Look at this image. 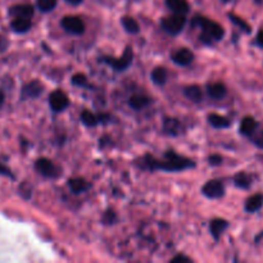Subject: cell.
<instances>
[{
	"mask_svg": "<svg viewBox=\"0 0 263 263\" xmlns=\"http://www.w3.org/2000/svg\"><path fill=\"white\" fill-rule=\"evenodd\" d=\"M145 163L150 169L159 168L168 172H179L195 166V163L191 162L190 159L179 156V154L174 153L173 150H169L164 154V161H157L156 158L146 157Z\"/></svg>",
	"mask_w": 263,
	"mask_h": 263,
	"instance_id": "cell-1",
	"label": "cell"
},
{
	"mask_svg": "<svg viewBox=\"0 0 263 263\" xmlns=\"http://www.w3.org/2000/svg\"><path fill=\"white\" fill-rule=\"evenodd\" d=\"M193 26L201 27L203 30L202 37L207 42H209L208 40H221L225 35V31L221 27V25L214 21H211V19L206 18V17H196L193 21Z\"/></svg>",
	"mask_w": 263,
	"mask_h": 263,
	"instance_id": "cell-2",
	"label": "cell"
},
{
	"mask_svg": "<svg viewBox=\"0 0 263 263\" xmlns=\"http://www.w3.org/2000/svg\"><path fill=\"white\" fill-rule=\"evenodd\" d=\"M186 24L185 14L173 13L162 19V29L171 35H178L183 31Z\"/></svg>",
	"mask_w": 263,
	"mask_h": 263,
	"instance_id": "cell-3",
	"label": "cell"
},
{
	"mask_svg": "<svg viewBox=\"0 0 263 263\" xmlns=\"http://www.w3.org/2000/svg\"><path fill=\"white\" fill-rule=\"evenodd\" d=\"M62 27L65 31L73 35H81L85 31V24L77 16H65L62 19Z\"/></svg>",
	"mask_w": 263,
	"mask_h": 263,
	"instance_id": "cell-4",
	"label": "cell"
},
{
	"mask_svg": "<svg viewBox=\"0 0 263 263\" xmlns=\"http://www.w3.org/2000/svg\"><path fill=\"white\" fill-rule=\"evenodd\" d=\"M133 57H134L133 50H131L130 47H127L125 49V52H123L122 57H121L120 59H115V58L105 57L104 60L108 63V64L112 65V67L115 68V70L125 71L126 68H127L128 65L131 64V62H133Z\"/></svg>",
	"mask_w": 263,
	"mask_h": 263,
	"instance_id": "cell-5",
	"label": "cell"
},
{
	"mask_svg": "<svg viewBox=\"0 0 263 263\" xmlns=\"http://www.w3.org/2000/svg\"><path fill=\"white\" fill-rule=\"evenodd\" d=\"M49 104L54 112H62V111H64L70 105V99H68L67 94L64 92L55 90V92L50 94Z\"/></svg>",
	"mask_w": 263,
	"mask_h": 263,
	"instance_id": "cell-6",
	"label": "cell"
},
{
	"mask_svg": "<svg viewBox=\"0 0 263 263\" xmlns=\"http://www.w3.org/2000/svg\"><path fill=\"white\" fill-rule=\"evenodd\" d=\"M36 171L45 178H57L59 174L57 166L48 158H39L35 163Z\"/></svg>",
	"mask_w": 263,
	"mask_h": 263,
	"instance_id": "cell-7",
	"label": "cell"
},
{
	"mask_svg": "<svg viewBox=\"0 0 263 263\" xmlns=\"http://www.w3.org/2000/svg\"><path fill=\"white\" fill-rule=\"evenodd\" d=\"M202 193L207 196V198L211 199H217L224 196L225 194V188L220 181L217 180H211L206 184V185L202 188Z\"/></svg>",
	"mask_w": 263,
	"mask_h": 263,
	"instance_id": "cell-8",
	"label": "cell"
},
{
	"mask_svg": "<svg viewBox=\"0 0 263 263\" xmlns=\"http://www.w3.org/2000/svg\"><path fill=\"white\" fill-rule=\"evenodd\" d=\"M42 93V85L39 81H31L22 89V99H35Z\"/></svg>",
	"mask_w": 263,
	"mask_h": 263,
	"instance_id": "cell-9",
	"label": "cell"
},
{
	"mask_svg": "<svg viewBox=\"0 0 263 263\" xmlns=\"http://www.w3.org/2000/svg\"><path fill=\"white\" fill-rule=\"evenodd\" d=\"M194 59V54L191 50L183 48V49L178 50L172 54V60L179 65H189Z\"/></svg>",
	"mask_w": 263,
	"mask_h": 263,
	"instance_id": "cell-10",
	"label": "cell"
},
{
	"mask_svg": "<svg viewBox=\"0 0 263 263\" xmlns=\"http://www.w3.org/2000/svg\"><path fill=\"white\" fill-rule=\"evenodd\" d=\"M163 131L172 136L180 135L183 133V125L176 118H166L163 121Z\"/></svg>",
	"mask_w": 263,
	"mask_h": 263,
	"instance_id": "cell-11",
	"label": "cell"
},
{
	"mask_svg": "<svg viewBox=\"0 0 263 263\" xmlns=\"http://www.w3.org/2000/svg\"><path fill=\"white\" fill-rule=\"evenodd\" d=\"M34 7L30 4H19V6H13L9 9V14L12 17H26L31 18L34 16Z\"/></svg>",
	"mask_w": 263,
	"mask_h": 263,
	"instance_id": "cell-12",
	"label": "cell"
},
{
	"mask_svg": "<svg viewBox=\"0 0 263 263\" xmlns=\"http://www.w3.org/2000/svg\"><path fill=\"white\" fill-rule=\"evenodd\" d=\"M12 30L17 34H25L31 29V18L26 17H16L11 24Z\"/></svg>",
	"mask_w": 263,
	"mask_h": 263,
	"instance_id": "cell-13",
	"label": "cell"
},
{
	"mask_svg": "<svg viewBox=\"0 0 263 263\" xmlns=\"http://www.w3.org/2000/svg\"><path fill=\"white\" fill-rule=\"evenodd\" d=\"M207 92H208V95L212 99L220 100L226 95V86L222 82L209 83L208 87H207Z\"/></svg>",
	"mask_w": 263,
	"mask_h": 263,
	"instance_id": "cell-14",
	"label": "cell"
},
{
	"mask_svg": "<svg viewBox=\"0 0 263 263\" xmlns=\"http://www.w3.org/2000/svg\"><path fill=\"white\" fill-rule=\"evenodd\" d=\"M166 4L173 13L186 14L189 12V9H190L186 0H166Z\"/></svg>",
	"mask_w": 263,
	"mask_h": 263,
	"instance_id": "cell-15",
	"label": "cell"
},
{
	"mask_svg": "<svg viewBox=\"0 0 263 263\" xmlns=\"http://www.w3.org/2000/svg\"><path fill=\"white\" fill-rule=\"evenodd\" d=\"M227 226H229V222H227L226 220H222V218L212 220L211 226H209V229H211V232H212V236H213L214 239H220V236L224 234V231L227 229Z\"/></svg>",
	"mask_w": 263,
	"mask_h": 263,
	"instance_id": "cell-16",
	"label": "cell"
},
{
	"mask_svg": "<svg viewBox=\"0 0 263 263\" xmlns=\"http://www.w3.org/2000/svg\"><path fill=\"white\" fill-rule=\"evenodd\" d=\"M150 98L145 97V95H133L128 100V104L135 111H141L144 109L145 107H148L150 104Z\"/></svg>",
	"mask_w": 263,
	"mask_h": 263,
	"instance_id": "cell-17",
	"label": "cell"
},
{
	"mask_svg": "<svg viewBox=\"0 0 263 263\" xmlns=\"http://www.w3.org/2000/svg\"><path fill=\"white\" fill-rule=\"evenodd\" d=\"M255 128H257V122L253 117L250 116H247L242 120V123H240V133L243 135L250 136L255 133Z\"/></svg>",
	"mask_w": 263,
	"mask_h": 263,
	"instance_id": "cell-18",
	"label": "cell"
},
{
	"mask_svg": "<svg viewBox=\"0 0 263 263\" xmlns=\"http://www.w3.org/2000/svg\"><path fill=\"white\" fill-rule=\"evenodd\" d=\"M263 206V195L262 194H255V195L250 196L245 203V211L249 213H254L258 209L262 208Z\"/></svg>",
	"mask_w": 263,
	"mask_h": 263,
	"instance_id": "cell-19",
	"label": "cell"
},
{
	"mask_svg": "<svg viewBox=\"0 0 263 263\" xmlns=\"http://www.w3.org/2000/svg\"><path fill=\"white\" fill-rule=\"evenodd\" d=\"M185 97L194 103H199L203 99V92L198 85H189L185 87Z\"/></svg>",
	"mask_w": 263,
	"mask_h": 263,
	"instance_id": "cell-20",
	"label": "cell"
},
{
	"mask_svg": "<svg viewBox=\"0 0 263 263\" xmlns=\"http://www.w3.org/2000/svg\"><path fill=\"white\" fill-rule=\"evenodd\" d=\"M68 186L71 188L72 193L81 194V193H83V191H86V189L89 188V184L86 183L83 179L75 178V179H70V180H68Z\"/></svg>",
	"mask_w": 263,
	"mask_h": 263,
	"instance_id": "cell-21",
	"label": "cell"
},
{
	"mask_svg": "<svg viewBox=\"0 0 263 263\" xmlns=\"http://www.w3.org/2000/svg\"><path fill=\"white\" fill-rule=\"evenodd\" d=\"M208 122L216 128H226L230 126V121L224 116L217 115V113H212L208 116Z\"/></svg>",
	"mask_w": 263,
	"mask_h": 263,
	"instance_id": "cell-22",
	"label": "cell"
},
{
	"mask_svg": "<svg viewBox=\"0 0 263 263\" xmlns=\"http://www.w3.org/2000/svg\"><path fill=\"white\" fill-rule=\"evenodd\" d=\"M234 183L237 188L248 189L250 185H252V179H250L249 174L245 173V172H239L237 174H235Z\"/></svg>",
	"mask_w": 263,
	"mask_h": 263,
	"instance_id": "cell-23",
	"label": "cell"
},
{
	"mask_svg": "<svg viewBox=\"0 0 263 263\" xmlns=\"http://www.w3.org/2000/svg\"><path fill=\"white\" fill-rule=\"evenodd\" d=\"M151 81L158 86L164 85L167 81V71L163 67H157L151 72Z\"/></svg>",
	"mask_w": 263,
	"mask_h": 263,
	"instance_id": "cell-24",
	"label": "cell"
},
{
	"mask_svg": "<svg viewBox=\"0 0 263 263\" xmlns=\"http://www.w3.org/2000/svg\"><path fill=\"white\" fill-rule=\"evenodd\" d=\"M121 24H122V26L125 27L126 31L130 32V34H138V32L140 31V26H139L138 21L134 19L133 17H128V16L123 17Z\"/></svg>",
	"mask_w": 263,
	"mask_h": 263,
	"instance_id": "cell-25",
	"label": "cell"
},
{
	"mask_svg": "<svg viewBox=\"0 0 263 263\" xmlns=\"http://www.w3.org/2000/svg\"><path fill=\"white\" fill-rule=\"evenodd\" d=\"M81 121H82L83 125L90 126V127H92V126L98 125V123L100 122L99 117L95 116L94 113L90 112V111H83V112L81 113Z\"/></svg>",
	"mask_w": 263,
	"mask_h": 263,
	"instance_id": "cell-26",
	"label": "cell"
},
{
	"mask_svg": "<svg viewBox=\"0 0 263 263\" xmlns=\"http://www.w3.org/2000/svg\"><path fill=\"white\" fill-rule=\"evenodd\" d=\"M57 6V0H36V7L41 12H50Z\"/></svg>",
	"mask_w": 263,
	"mask_h": 263,
	"instance_id": "cell-27",
	"label": "cell"
},
{
	"mask_svg": "<svg viewBox=\"0 0 263 263\" xmlns=\"http://www.w3.org/2000/svg\"><path fill=\"white\" fill-rule=\"evenodd\" d=\"M229 16H230V19H231V21L234 22V24L236 25L239 29H242L243 31L247 32V34H250L252 29H250V26L244 21V19H242L239 16H236V14H232V13H230Z\"/></svg>",
	"mask_w": 263,
	"mask_h": 263,
	"instance_id": "cell-28",
	"label": "cell"
},
{
	"mask_svg": "<svg viewBox=\"0 0 263 263\" xmlns=\"http://www.w3.org/2000/svg\"><path fill=\"white\" fill-rule=\"evenodd\" d=\"M87 80H86V76L82 73H76L72 77V83L75 86H85Z\"/></svg>",
	"mask_w": 263,
	"mask_h": 263,
	"instance_id": "cell-29",
	"label": "cell"
},
{
	"mask_svg": "<svg viewBox=\"0 0 263 263\" xmlns=\"http://www.w3.org/2000/svg\"><path fill=\"white\" fill-rule=\"evenodd\" d=\"M253 141H254V144L258 146V148L263 149V130L255 134L254 138H253Z\"/></svg>",
	"mask_w": 263,
	"mask_h": 263,
	"instance_id": "cell-30",
	"label": "cell"
},
{
	"mask_svg": "<svg viewBox=\"0 0 263 263\" xmlns=\"http://www.w3.org/2000/svg\"><path fill=\"white\" fill-rule=\"evenodd\" d=\"M209 163H211L212 166H218V164L222 163V157L217 156V154H214V156H211V157H209Z\"/></svg>",
	"mask_w": 263,
	"mask_h": 263,
	"instance_id": "cell-31",
	"label": "cell"
},
{
	"mask_svg": "<svg viewBox=\"0 0 263 263\" xmlns=\"http://www.w3.org/2000/svg\"><path fill=\"white\" fill-rule=\"evenodd\" d=\"M0 174H3V176H8V178H13V173L11 172V169L2 163H0Z\"/></svg>",
	"mask_w": 263,
	"mask_h": 263,
	"instance_id": "cell-32",
	"label": "cell"
},
{
	"mask_svg": "<svg viewBox=\"0 0 263 263\" xmlns=\"http://www.w3.org/2000/svg\"><path fill=\"white\" fill-rule=\"evenodd\" d=\"M115 220H116V214H115V212L108 211L107 213H105V216H104V221L107 222V224H115Z\"/></svg>",
	"mask_w": 263,
	"mask_h": 263,
	"instance_id": "cell-33",
	"label": "cell"
},
{
	"mask_svg": "<svg viewBox=\"0 0 263 263\" xmlns=\"http://www.w3.org/2000/svg\"><path fill=\"white\" fill-rule=\"evenodd\" d=\"M190 258L189 257H185V255L180 254V255H176V257H173L171 259L172 263H178V262H190Z\"/></svg>",
	"mask_w": 263,
	"mask_h": 263,
	"instance_id": "cell-34",
	"label": "cell"
},
{
	"mask_svg": "<svg viewBox=\"0 0 263 263\" xmlns=\"http://www.w3.org/2000/svg\"><path fill=\"white\" fill-rule=\"evenodd\" d=\"M7 44H8V42H7V40L0 36V52H3V50L7 49Z\"/></svg>",
	"mask_w": 263,
	"mask_h": 263,
	"instance_id": "cell-35",
	"label": "cell"
},
{
	"mask_svg": "<svg viewBox=\"0 0 263 263\" xmlns=\"http://www.w3.org/2000/svg\"><path fill=\"white\" fill-rule=\"evenodd\" d=\"M257 42H258V45H259V47L263 48V30L259 32V34L257 35Z\"/></svg>",
	"mask_w": 263,
	"mask_h": 263,
	"instance_id": "cell-36",
	"label": "cell"
},
{
	"mask_svg": "<svg viewBox=\"0 0 263 263\" xmlns=\"http://www.w3.org/2000/svg\"><path fill=\"white\" fill-rule=\"evenodd\" d=\"M68 3L70 4H73V6H77V4H80V3H82L83 0H67Z\"/></svg>",
	"mask_w": 263,
	"mask_h": 263,
	"instance_id": "cell-37",
	"label": "cell"
},
{
	"mask_svg": "<svg viewBox=\"0 0 263 263\" xmlns=\"http://www.w3.org/2000/svg\"><path fill=\"white\" fill-rule=\"evenodd\" d=\"M3 103H4V93L0 90V107L3 105Z\"/></svg>",
	"mask_w": 263,
	"mask_h": 263,
	"instance_id": "cell-38",
	"label": "cell"
}]
</instances>
